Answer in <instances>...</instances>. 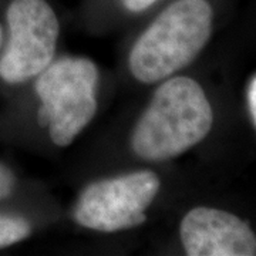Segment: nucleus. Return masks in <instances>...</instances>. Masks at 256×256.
<instances>
[{
    "label": "nucleus",
    "mask_w": 256,
    "mask_h": 256,
    "mask_svg": "<svg viewBox=\"0 0 256 256\" xmlns=\"http://www.w3.org/2000/svg\"><path fill=\"white\" fill-rule=\"evenodd\" d=\"M9 44L0 57V77L22 82L52 63L58 38V20L46 0H13L8 10Z\"/></svg>",
    "instance_id": "39448f33"
},
{
    "label": "nucleus",
    "mask_w": 256,
    "mask_h": 256,
    "mask_svg": "<svg viewBox=\"0 0 256 256\" xmlns=\"http://www.w3.org/2000/svg\"><path fill=\"white\" fill-rule=\"evenodd\" d=\"M181 240L190 256H255L256 234L226 210L198 206L181 222Z\"/></svg>",
    "instance_id": "423d86ee"
},
{
    "label": "nucleus",
    "mask_w": 256,
    "mask_h": 256,
    "mask_svg": "<svg viewBox=\"0 0 256 256\" xmlns=\"http://www.w3.org/2000/svg\"><path fill=\"white\" fill-rule=\"evenodd\" d=\"M124 6L131 12H141L150 8L151 4H154L156 0H122Z\"/></svg>",
    "instance_id": "1a4fd4ad"
},
{
    "label": "nucleus",
    "mask_w": 256,
    "mask_h": 256,
    "mask_svg": "<svg viewBox=\"0 0 256 256\" xmlns=\"http://www.w3.org/2000/svg\"><path fill=\"white\" fill-rule=\"evenodd\" d=\"M32 228L28 220L22 218L0 216V248L14 245L30 235Z\"/></svg>",
    "instance_id": "0eeeda50"
},
{
    "label": "nucleus",
    "mask_w": 256,
    "mask_h": 256,
    "mask_svg": "<svg viewBox=\"0 0 256 256\" xmlns=\"http://www.w3.org/2000/svg\"><path fill=\"white\" fill-rule=\"evenodd\" d=\"M248 101H249V110L252 114V118L256 124V77L250 82L249 90H248Z\"/></svg>",
    "instance_id": "9d476101"
},
{
    "label": "nucleus",
    "mask_w": 256,
    "mask_h": 256,
    "mask_svg": "<svg viewBox=\"0 0 256 256\" xmlns=\"http://www.w3.org/2000/svg\"><path fill=\"white\" fill-rule=\"evenodd\" d=\"M0 44H2V28H0Z\"/></svg>",
    "instance_id": "9b49d317"
},
{
    "label": "nucleus",
    "mask_w": 256,
    "mask_h": 256,
    "mask_svg": "<svg viewBox=\"0 0 256 256\" xmlns=\"http://www.w3.org/2000/svg\"><path fill=\"white\" fill-rule=\"evenodd\" d=\"M212 8L206 0H176L151 23L130 53V70L151 84L191 63L208 43Z\"/></svg>",
    "instance_id": "f03ea898"
},
{
    "label": "nucleus",
    "mask_w": 256,
    "mask_h": 256,
    "mask_svg": "<svg viewBox=\"0 0 256 256\" xmlns=\"http://www.w3.org/2000/svg\"><path fill=\"white\" fill-rule=\"evenodd\" d=\"M212 122V107L201 86L190 77H174L158 87L137 122L131 146L144 160H170L200 144Z\"/></svg>",
    "instance_id": "f257e3e1"
},
{
    "label": "nucleus",
    "mask_w": 256,
    "mask_h": 256,
    "mask_svg": "<svg viewBox=\"0 0 256 256\" xmlns=\"http://www.w3.org/2000/svg\"><path fill=\"white\" fill-rule=\"evenodd\" d=\"M98 70L88 58L64 57L48 64L36 82L42 100L38 124L48 128L56 146H70L97 110Z\"/></svg>",
    "instance_id": "7ed1b4c3"
},
{
    "label": "nucleus",
    "mask_w": 256,
    "mask_h": 256,
    "mask_svg": "<svg viewBox=\"0 0 256 256\" xmlns=\"http://www.w3.org/2000/svg\"><path fill=\"white\" fill-rule=\"evenodd\" d=\"M12 190H13V176L8 168L0 165V200L10 195Z\"/></svg>",
    "instance_id": "6e6552de"
},
{
    "label": "nucleus",
    "mask_w": 256,
    "mask_h": 256,
    "mask_svg": "<svg viewBox=\"0 0 256 256\" xmlns=\"http://www.w3.org/2000/svg\"><path fill=\"white\" fill-rule=\"evenodd\" d=\"M161 181L151 171L114 176L88 185L74 206L82 226L117 232L144 224L146 210L160 191Z\"/></svg>",
    "instance_id": "20e7f679"
}]
</instances>
